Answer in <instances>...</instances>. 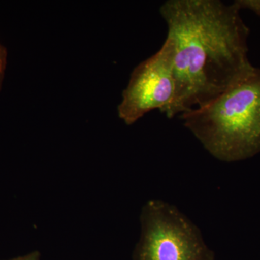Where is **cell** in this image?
I'll return each instance as SVG.
<instances>
[{
  "instance_id": "6da1fadb",
  "label": "cell",
  "mask_w": 260,
  "mask_h": 260,
  "mask_svg": "<svg viewBox=\"0 0 260 260\" xmlns=\"http://www.w3.org/2000/svg\"><path fill=\"white\" fill-rule=\"evenodd\" d=\"M234 4L220 0H168L167 25L177 96L171 119L209 104L251 74L249 28Z\"/></svg>"
},
{
  "instance_id": "8992f818",
  "label": "cell",
  "mask_w": 260,
  "mask_h": 260,
  "mask_svg": "<svg viewBox=\"0 0 260 260\" xmlns=\"http://www.w3.org/2000/svg\"><path fill=\"white\" fill-rule=\"evenodd\" d=\"M7 57H8V52H7L6 48L0 43V90L3 85L5 70H6Z\"/></svg>"
},
{
  "instance_id": "3957f363",
  "label": "cell",
  "mask_w": 260,
  "mask_h": 260,
  "mask_svg": "<svg viewBox=\"0 0 260 260\" xmlns=\"http://www.w3.org/2000/svg\"><path fill=\"white\" fill-rule=\"evenodd\" d=\"M140 223L133 260H215L200 229L174 205L150 200L143 207Z\"/></svg>"
},
{
  "instance_id": "52a82bcc",
  "label": "cell",
  "mask_w": 260,
  "mask_h": 260,
  "mask_svg": "<svg viewBox=\"0 0 260 260\" xmlns=\"http://www.w3.org/2000/svg\"><path fill=\"white\" fill-rule=\"evenodd\" d=\"M8 260H41V254L38 251H32L28 254L24 256H18V257L13 258Z\"/></svg>"
},
{
  "instance_id": "277c9868",
  "label": "cell",
  "mask_w": 260,
  "mask_h": 260,
  "mask_svg": "<svg viewBox=\"0 0 260 260\" xmlns=\"http://www.w3.org/2000/svg\"><path fill=\"white\" fill-rule=\"evenodd\" d=\"M177 96L172 49L167 40L153 56L132 72L117 107L118 116L132 125L155 109L171 119Z\"/></svg>"
},
{
  "instance_id": "7a4b0ae2",
  "label": "cell",
  "mask_w": 260,
  "mask_h": 260,
  "mask_svg": "<svg viewBox=\"0 0 260 260\" xmlns=\"http://www.w3.org/2000/svg\"><path fill=\"white\" fill-rule=\"evenodd\" d=\"M184 125L214 158L232 162L260 153V69L208 105L181 114Z\"/></svg>"
},
{
  "instance_id": "5b68a950",
  "label": "cell",
  "mask_w": 260,
  "mask_h": 260,
  "mask_svg": "<svg viewBox=\"0 0 260 260\" xmlns=\"http://www.w3.org/2000/svg\"><path fill=\"white\" fill-rule=\"evenodd\" d=\"M234 3L239 10H251L260 17V0H236Z\"/></svg>"
}]
</instances>
